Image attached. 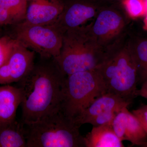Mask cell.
Instances as JSON below:
<instances>
[{
  "instance_id": "cell-4",
  "label": "cell",
  "mask_w": 147,
  "mask_h": 147,
  "mask_svg": "<svg viewBox=\"0 0 147 147\" xmlns=\"http://www.w3.org/2000/svg\"><path fill=\"white\" fill-rule=\"evenodd\" d=\"M95 70L102 78L107 92L115 94L130 103L138 96L137 66L127 40L110 53Z\"/></svg>"
},
{
  "instance_id": "cell-14",
  "label": "cell",
  "mask_w": 147,
  "mask_h": 147,
  "mask_svg": "<svg viewBox=\"0 0 147 147\" xmlns=\"http://www.w3.org/2000/svg\"><path fill=\"white\" fill-rule=\"evenodd\" d=\"M85 147H124L116 135L112 123L93 126L91 131L84 137Z\"/></svg>"
},
{
  "instance_id": "cell-28",
  "label": "cell",
  "mask_w": 147,
  "mask_h": 147,
  "mask_svg": "<svg viewBox=\"0 0 147 147\" xmlns=\"http://www.w3.org/2000/svg\"><path fill=\"white\" fill-rule=\"evenodd\" d=\"M26 1H27L28 2V1H30V0H26Z\"/></svg>"
},
{
  "instance_id": "cell-20",
  "label": "cell",
  "mask_w": 147,
  "mask_h": 147,
  "mask_svg": "<svg viewBox=\"0 0 147 147\" xmlns=\"http://www.w3.org/2000/svg\"><path fill=\"white\" fill-rule=\"evenodd\" d=\"M119 112L111 110L102 113L93 119L89 123L93 126H98L105 124L112 123L116 115Z\"/></svg>"
},
{
  "instance_id": "cell-24",
  "label": "cell",
  "mask_w": 147,
  "mask_h": 147,
  "mask_svg": "<svg viewBox=\"0 0 147 147\" xmlns=\"http://www.w3.org/2000/svg\"><path fill=\"white\" fill-rule=\"evenodd\" d=\"M145 17L144 20V28L147 30V12L145 15Z\"/></svg>"
},
{
  "instance_id": "cell-16",
  "label": "cell",
  "mask_w": 147,
  "mask_h": 147,
  "mask_svg": "<svg viewBox=\"0 0 147 147\" xmlns=\"http://www.w3.org/2000/svg\"><path fill=\"white\" fill-rule=\"evenodd\" d=\"M0 147H27L26 127L21 121L0 124Z\"/></svg>"
},
{
  "instance_id": "cell-22",
  "label": "cell",
  "mask_w": 147,
  "mask_h": 147,
  "mask_svg": "<svg viewBox=\"0 0 147 147\" xmlns=\"http://www.w3.org/2000/svg\"><path fill=\"white\" fill-rule=\"evenodd\" d=\"M16 24L10 12L0 5V26L13 25Z\"/></svg>"
},
{
  "instance_id": "cell-3",
  "label": "cell",
  "mask_w": 147,
  "mask_h": 147,
  "mask_svg": "<svg viewBox=\"0 0 147 147\" xmlns=\"http://www.w3.org/2000/svg\"><path fill=\"white\" fill-rule=\"evenodd\" d=\"M27 147H85L79 125L59 109L25 125Z\"/></svg>"
},
{
  "instance_id": "cell-25",
  "label": "cell",
  "mask_w": 147,
  "mask_h": 147,
  "mask_svg": "<svg viewBox=\"0 0 147 147\" xmlns=\"http://www.w3.org/2000/svg\"><path fill=\"white\" fill-rule=\"evenodd\" d=\"M144 1L145 6H146V13L147 12V0H144Z\"/></svg>"
},
{
  "instance_id": "cell-6",
  "label": "cell",
  "mask_w": 147,
  "mask_h": 147,
  "mask_svg": "<svg viewBox=\"0 0 147 147\" xmlns=\"http://www.w3.org/2000/svg\"><path fill=\"white\" fill-rule=\"evenodd\" d=\"M127 15L121 3L112 1L104 6L92 22L87 25L92 38L108 55L126 40Z\"/></svg>"
},
{
  "instance_id": "cell-15",
  "label": "cell",
  "mask_w": 147,
  "mask_h": 147,
  "mask_svg": "<svg viewBox=\"0 0 147 147\" xmlns=\"http://www.w3.org/2000/svg\"><path fill=\"white\" fill-rule=\"evenodd\" d=\"M127 44L137 66L138 84L147 80V37L127 36Z\"/></svg>"
},
{
  "instance_id": "cell-9",
  "label": "cell",
  "mask_w": 147,
  "mask_h": 147,
  "mask_svg": "<svg viewBox=\"0 0 147 147\" xmlns=\"http://www.w3.org/2000/svg\"><path fill=\"white\" fill-rule=\"evenodd\" d=\"M35 53L16 40L8 59L0 67V84L18 82L24 79L34 65Z\"/></svg>"
},
{
  "instance_id": "cell-26",
  "label": "cell",
  "mask_w": 147,
  "mask_h": 147,
  "mask_svg": "<svg viewBox=\"0 0 147 147\" xmlns=\"http://www.w3.org/2000/svg\"><path fill=\"white\" fill-rule=\"evenodd\" d=\"M114 1H117L120 2L121 3H122L124 0H114Z\"/></svg>"
},
{
  "instance_id": "cell-19",
  "label": "cell",
  "mask_w": 147,
  "mask_h": 147,
  "mask_svg": "<svg viewBox=\"0 0 147 147\" xmlns=\"http://www.w3.org/2000/svg\"><path fill=\"white\" fill-rule=\"evenodd\" d=\"M16 42L11 36L0 37V67L8 59Z\"/></svg>"
},
{
  "instance_id": "cell-21",
  "label": "cell",
  "mask_w": 147,
  "mask_h": 147,
  "mask_svg": "<svg viewBox=\"0 0 147 147\" xmlns=\"http://www.w3.org/2000/svg\"><path fill=\"white\" fill-rule=\"evenodd\" d=\"M132 113L147 132V105H143L136 110H132Z\"/></svg>"
},
{
  "instance_id": "cell-13",
  "label": "cell",
  "mask_w": 147,
  "mask_h": 147,
  "mask_svg": "<svg viewBox=\"0 0 147 147\" xmlns=\"http://www.w3.org/2000/svg\"><path fill=\"white\" fill-rule=\"evenodd\" d=\"M23 98L20 87L8 84L0 87V124L15 121L16 111Z\"/></svg>"
},
{
  "instance_id": "cell-12",
  "label": "cell",
  "mask_w": 147,
  "mask_h": 147,
  "mask_svg": "<svg viewBox=\"0 0 147 147\" xmlns=\"http://www.w3.org/2000/svg\"><path fill=\"white\" fill-rule=\"evenodd\" d=\"M131 103L115 94L106 92L96 98L74 120L81 126L89 123L102 113L111 110L120 111L125 107H128Z\"/></svg>"
},
{
  "instance_id": "cell-17",
  "label": "cell",
  "mask_w": 147,
  "mask_h": 147,
  "mask_svg": "<svg viewBox=\"0 0 147 147\" xmlns=\"http://www.w3.org/2000/svg\"><path fill=\"white\" fill-rule=\"evenodd\" d=\"M28 2L26 0H0V5L10 12L16 24L25 20Z\"/></svg>"
},
{
  "instance_id": "cell-5",
  "label": "cell",
  "mask_w": 147,
  "mask_h": 147,
  "mask_svg": "<svg viewBox=\"0 0 147 147\" xmlns=\"http://www.w3.org/2000/svg\"><path fill=\"white\" fill-rule=\"evenodd\" d=\"M106 92L102 78L95 69L68 75L64 83L61 110L74 120L96 98Z\"/></svg>"
},
{
  "instance_id": "cell-2",
  "label": "cell",
  "mask_w": 147,
  "mask_h": 147,
  "mask_svg": "<svg viewBox=\"0 0 147 147\" xmlns=\"http://www.w3.org/2000/svg\"><path fill=\"white\" fill-rule=\"evenodd\" d=\"M108 54L92 38L87 25L69 29L63 34L59 56L54 59L65 76L94 70Z\"/></svg>"
},
{
  "instance_id": "cell-18",
  "label": "cell",
  "mask_w": 147,
  "mask_h": 147,
  "mask_svg": "<svg viewBox=\"0 0 147 147\" xmlns=\"http://www.w3.org/2000/svg\"><path fill=\"white\" fill-rule=\"evenodd\" d=\"M122 3L127 14L131 18H138L146 13L144 0H124Z\"/></svg>"
},
{
  "instance_id": "cell-7",
  "label": "cell",
  "mask_w": 147,
  "mask_h": 147,
  "mask_svg": "<svg viewBox=\"0 0 147 147\" xmlns=\"http://www.w3.org/2000/svg\"><path fill=\"white\" fill-rule=\"evenodd\" d=\"M13 26L11 36L43 59H56L62 46L63 33L53 24L31 25L20 22Z\"/></svg>"
},
{
  "instance_id": "cell-27",
  "label": "cell",
  "mask_w": 147,
  "mask_h": 147,
  "mask_svg": "<svg viewBox=\"0 0 147 147\" xmlns=\"http://www.w3.org/2000/svg\"><path fill=\"white\" fill-rule=\"evenodd\" d=\"M142 147H147V142L145 143L143 145V146H142Z\"/></svg>"
},
{
  "instance_id": "cell-1",
  "label": "cell",
  "mask_w": 147,
  "mask_h": 147,
  "mask_svg": "<svg viewBox=\"0 0 147 147\" xmlns=\"http://www.w3.org/2000/svg\"><path fill=\"white\" fill-rule=\"evenodd\" d=\"M66 76L54 59H41L18 82L23 92L21 121L24 125L35 122L61 108Z\"/></svg>"
},
{
  "instance_id": "cell-10",
  "label": "cell",
  "mask_w": 147,
  "mask_h": 147,
  "mask_svg": "<svg viewBox=\"0 0 147 147\" xmlns=\"http://www.w3.org/2000/svg\"><path fill=\"white\" fill-rule=\"evenodd\" d=\"M112 126L122 142L128 141L133 145L141 147L147 142V132L127 107H125L117 113Z\"/></svg>"
},
{
  "instance_id": "cell-11",
  "label": "cell",
  "mask_w": 147,
  "mask_h": 147,
  "mask_svg": "<svg viewBox=\"0 0 147 147\" xmlns=\"http://www.w3.org/2000/svg\"><path fill=\"white\" fill-rule=\"evenodd\" d=\"M63 0H30L24 23L31 25L53 24L62 12Z\"/></svg>"
},
{
  "instance_id": "cell-8",
  "label": "cell",
  "mask_w": 147,
  "mask_h": 147,
  "mask_svg": "<svg viewBox=\"0 0 147 147\" xmlns=\"http://www.w3.org/2000/svg\"><path fill=\"white\" fill-rule=\"evenodd\" d=\"M62 12L53 24L63 33L94 19L105 5L113 0H63Z\"/></svg>"
},
{
  "instance_id": "cell-23",
  "label": "cell",
  "mask_w": 147,
  "mask_h": 147,
  "mask_svg": "<svg viewBox=\"0 0 147 147\" xmlns=\"http://www.w3.org/2000/svg\"><path fill=\"white\" fill-rule=\"evenodd\" d=\"M141 86V88L138 90V96L147 99V80Z\"/></svg>"
}]
</instances>
